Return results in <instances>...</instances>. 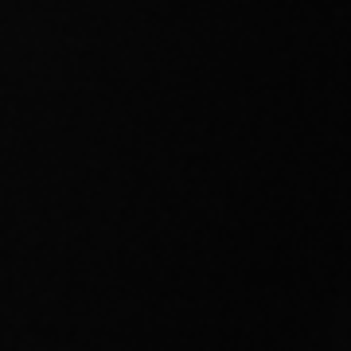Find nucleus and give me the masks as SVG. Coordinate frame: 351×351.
Listing matches in <instances>:
<instances>
[]
</instances>
